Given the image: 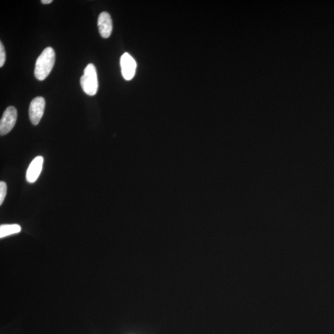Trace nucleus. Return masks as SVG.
<instances>
[{
  "label": "nucleus",
  "mask_w": 334,
  "mask_h": 334,
  "mask_svg": "<svg viewBox=\"0 0 334 334\" xmlns=\"http://www.w3.org/2000/svg\"><path fill=\"white\" fill-rule=\"evenodd\" d=\"M55 53L52 47H47L36 61L34 74L39 81H44L51 72L55 64Z\"/></svg>",
  "instance_id": "f257e3e1"
},
{
  "label": "nucleus",
  "mask_w": 334,
  "mask_h": 334,
  "mask_svg": "<svg viewBox=\"0 0 334 334\" xmlns=\"http://www.w3.org/2000/svg\"><path fill=\"white\" fill-rule=\"evenodd\" d=\"M81 86L86 94L94 96L98 91V79L96 68L92 63L87 65L81 78Z\"/></svg>",
  "instance_id": "f03ea898"
},
{
  "label": "nucleus",
  "mask_w": 334,
  "mask_h": 334,
  "mask_svg": "<svg viewBox=\"0 0 334 334\" xmlns=\"http://www.w3.org/2000/svg\"><path fill=\"white\" fill-rule=\"evenodd\" d=\"M17 110L15 107L10 106L5 110L0 121V134L2 136L12 131L17 122Z\"/></svg>",
  "instance_id": "7ed1b4c3"
},
{
  "label": "nucleus",
  "mask_w": 334,
  "mask_h": 334,
  "mask_svg": "<svg viewBox=\"0 0 334 334\" xmlns=\"http://www.w3.org/2000/svg\"><path fill=\"white\" fill-rule=\"evenodd\" d=\"M46 100L42 97H37L32 100L29 106V115L31 123L37 125L44 115Z\"/></svg>",
  "instance_id": "20e7f679"
},
{
  "label": "nucleus",
  "mask_w": 334,
  "mask_h": 334,
  "mask_svg": "<svg viewBox=\"0 0 334 334\" xmlns=\"http://www.w3.org/2000/svg\"><path fill=\"white\" fill-rule=\"evenodd\" d=\"M122 75L127 81L134 78L136 70V62L128 53H124L120 60Z\"/></svg>",
  "instance_id": "39448f33"
},
{
  "label": "nucleus",
  "mask_w": 334,
  "mask_h": 334,
  "mask_svg": "<svg viewBox=\"0 0 334 334\" xmlns=\"http://www.w3.org/2000/svg\"><path fill=\"white\" fill-rule=\"evenodd\" d=\"M44 158L38 156L34 159L29 165L26 172V180L29 183L33 184L38 179L43 167Z\"/></svg>",
  "instance_id": "423d86ee"
},
{
  "label": "nucleus",
  "mask_w": 334,
  "mask_h": 334,
  "mask_svg": "<svg viewBox=\"0 0 334 334\" xmlns=\"http://www.w3.org/2000/svg\"><path fill=\"white\" fill-rule=\"evenodd\" d=\"M97 25L100 36L104 39L108 38L112 32L113 25L110 15L107 12L100 13Z\"/></svg>",
  "instance_id": "0eeeda50"
},
{
  "label": "nucleus",
  "mask_w": 334,
  "mask_h": 334,
  "mask_svg": "<svg viewBox=\"0 0 334 334\" xmlns=\"http://www.w3.org/2000/svg\"><path fill=\"white\" fill-rule=\"evenodd\" d=\"M21 227L18 224L2 225L0 227V238H4L21 232Z\"/></svg>",
  "instance_id": "6e6552de"
},
{
  "label": "nucleus",
  "mask_w": 334,
  "mask_h": 334,
  "mask_svg": "<svg viewBox=\"0 0 334 334\" xmlns=\"http://www.w3.org/2000/svg\"><path fill=\"white\" fill-rule=\"evenodd\" d=\"M7 185L4 182H0V205H2L6 197Z\"/></svg>",
  "instance_id": "1a4fd4ad"
},
{
  "label": "nucleus",
  "mask_w": 334,
  "mask_h": 334,
  "mask_svg": "<svg viewBox=\"0 0 334 334\" xmlns=\"http://www.w3.org/2000/svg\"><path fill=\"white\" fill-rule=\"evenodd\" d=\"M6 61V53L2 42H0V67H3Z\"/></svg>",
  "instance_id": "9d476101"
},
{
  "label": "nucleus",
  "mask_w": 334,
  "mask_h": 334,
  "mask_svg": "<svg viewBox=\"0 0 334 334\" xmlns=\"http://www.w3.org/2000/svg\"><path fill=\"white\" fill-rule=\"evenodd\" d=\"M42 4L47 5L50 4L53 2L52 0H42L41 2Z\"/></svg>",
  "instance_id": "9b49d317"
}]
</instances>
